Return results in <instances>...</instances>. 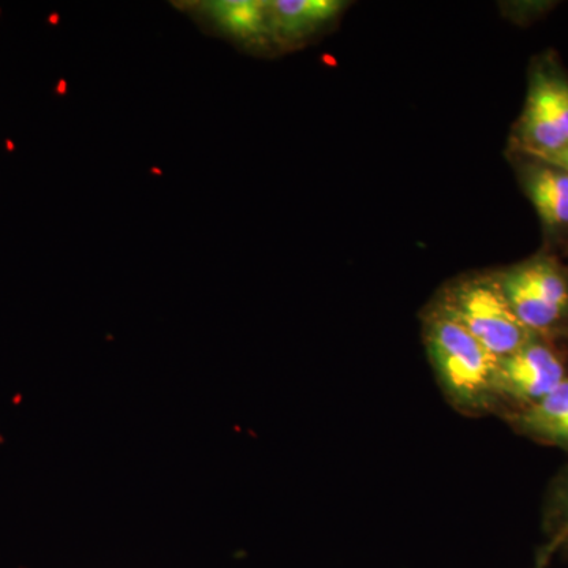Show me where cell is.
I'll return each mask as SVG.
<instances>
[{
	"mask_svg": "<svg viewBox=\"0 0 568 568\" xmlns=\"http://www.w3.org/2000/svg\"><path fill=\"white\" fill-rule=\"evenodd\" d=\"M422 339L448 405L466 417L495 414V355L433 301L422 313Z\"/></svg>",
	"mask_w": 568,
	"mask_h": 568,
	"instance_id": "obj_1",
	"label": "cell"
},
{
	"mask_svg": "<svg viewBox=\"0 0 568 568\" xmlns=\"http://www.w3.org/2000/svg\"><path fill=\"white\" fill-rule=\"evenodd\" d=\"M433 302L454 317L497 361L532 338L508 304L497 274H470L447 283Z\"/></svg>",
	"mask_w": 568,
	"mask_h": 568,
	"instance_id": "obj_2",
	"label": "cell"
},
{
	"mask_svg": "<svg viewBox=\"0 0 568 568\" xmlns=\"http://www.w3.org/2000/svg\"><path fill=\"white\" fill-rule=\"evenodd\" d=\"M562 357L547 339L532 336L526 345L497 361L495 414L506 418L528 409L567 379Z\"/></svg>",
	"mask_w": 568,
	"mask_h": 568,
	"instance_id": "obj_3",
	"label": "cell"
},
{
	"mask_svg": "<svg viewBox=\"0 0 568 568\" xmlns=\"http://www.w3.org/2000/svg\"><path fill=\"white\" fill-rule=\"evenodd\" d=\"M519 145L530 156L568 148V82L537 73L518 129Z\"/></svg>",
	"mask_w": 568,
	"mask_h": 568,
	"instance_id": "obj_4",
	"label": "cell"
},
{
	"mask_svg": "<svg viewBox=\"0 0 568 568\" xmlns=\"http://www.w3.org/2000/svg\"><path fill=\"white\" fill-rule=\"evenodd\" d=\"M185 10L204 31L223 37L252 51L271 50L267 2L264 0H226V2H189Z\"/></svg>",
	"mask_w": 568,
	"mask_h": 568,
	"instance_id": "obj_5",
	"label": "cell"
},
{
	"mask_svg": "<svg viewBox=\"0 0 568 568\" xmlns=\"http://www.w3.org/2000/svg\"><path fill=\"white\" fill-rule=\"evenodd\" d=\"M346 9L342 0H272L267 2L272 48L293 50L316 39Z\"/></svg>",
	"mask_w": 568,
	"mask_h": 568,
	"instance_id": "obj_6",
	"label": "cell"
},
{
	"mask_svg": "<svg viewBox=\"0 0 568 568\" xmlns=\"http://www.w3.org/2000/svg\"><path fill=\"white\" fill-rule=\"evenodd\" d=\"M504 420L519 435L568 452V377L536 405Z\"/></svg>",
	"mask_w": 568,
	"mask_h": 568,
	"instance_id": "obj_7",
	"label": "cell"
},
{
	"mask_svg": "<svg viewBox=\"0 0 568 568\" xmlns=\"http://www.w3.org/2000/svg\"><path fill=\"white\" fill-rule=\"evenodd\" d=\"M526 193L541 222L548 227L568 226V173L540 162L526 170Z\"/></svg>",
	"mask_w": 568,
	"mask_h": 568,
	"instance_id": "obj_8",
	"label": "cell"
},
{
	"mask_svg": "<svg viewBox=\"0 0 568 568\" xmlns=\"http://www.w3.org/2000/svg\"><path fill=\"white\" fill-rule=\"evenodd\" d=\"M517 272L538 301L551 310L564 324L568 321V280L558 265L548 260H534L517 265Z\"/></svg>",
	"mask_w": 568,
	"mask_h": 568,
	"instance_id": "obj_9",
	"label": "cell"
},
{
	"mask_svg": "<svg viewBox=\"0 0 568 568\" xmlns=\"http://www.w3.org/2000/svg\"><path fill=\"white\" fill-rule=\"evenodd\" d=\"M549 545L541 558L549 559L556 549L568 547V469L552 488L547 510Z\"/></svg>",
	"mask_w": 568,
	"mask_h": 568,
	"instance_id": "obj_10",
	"label": "cell"
},
{
	"mask_svg": "<svg viewBox=\"0 0 568 568\" xmlns=\"http://www.w3.org/2000/svg\"><path fill=\"white\" fill-rule=\"evenodd\" d=\"M547 562H548L547 559L540 558V560H538L536 568H545V566H547Z\"/></svg>",
	"mask_w": 568,
	"mask_h": 568,
	"instance_id": "obj_11",
	"label": "cell"
}]
</instances>
